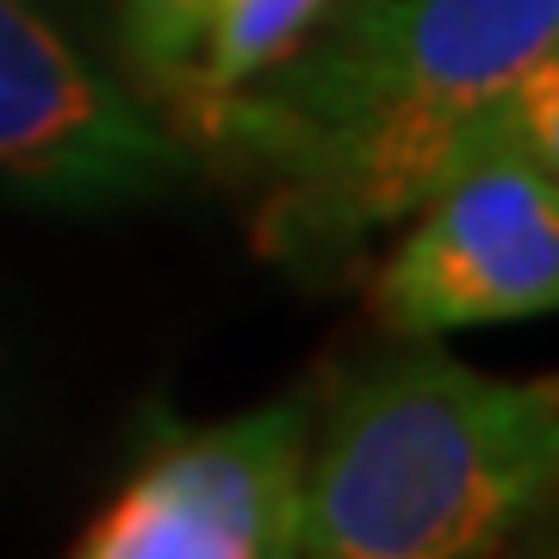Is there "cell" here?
I'll use <instances>...</instances> for the list:
<instances>
[{
	"mask_svg": "<svg viewBox=\"0 0 559 559\" xmlns=\"http://www.w3.org/2000/svg\"><path fill=\"white\" fill-rule=\"evenodd\" d=\"M559 44V0H336L299 50L180 112L255 187L261 255L323 274L399 230Z\"/></svg>",
	"mask_w": 559,
	"mask_h": 559,
	"instance_id": "6da1fadb",
	"label": "cell"
},
{
	"mask_svg": "<svg viewBox=\"0 0 559 559\" xmlns=\"http://www.w3.org/2000/svg\"><path fill=\"white\" fill-rule=\"evenodd\" d=\"M330 7L336 0H218L193 62L162 87L168 106H175V119L205 100H218V94H230V87H242V81H255L261 69H274L286 50H299L305 32Z\"/></svg>",
	"mask_w": 559,
	"mask_h": 559,
	"instance_id": "8992f818",
	"label": "cell"
},
{
	"mask_svg": "<svg viewBox=\"0 0 559 559\" xmlns=\"http://www.w3.org/2000/svg\"><path fill=\"white\" fill-rule=\"evenodd\" d=\"M367 311L392 342L559 318V180L516 143L510 112L417 200L367 280Z\"/></svg>",
	"mask_w": 559,
	"mask_h": 559,
	"instance_id": "3957f363",
	"label": "cell"
},
{
	"mask_svg": "<svg viewBox=\"0 0 559 559\" xmlns=\"http://www.w3.org/2000/svg\"><path fill=\"white\" fill-rule=\"evenodd\" d=\"M559 503V380L404 342L311 404L299 559H491Z\"/></svg>",
	"mask_w": 559,
	"mask_h": 559,
	"instance_id": "7a4b0ae2",
	"label": "cell"
},
{
	"mask_svg": "<svg viewBox=\"0 0 559 559\" xmlns=\"http://www.w3.org/2000/svg\"><path fill=\"white\" fill-rule=\"evenodd\" d=\"M187 138L87 62L32 0H0V180L38 205L106 212L162 200Z\"/></svg>",
	"mask_w": 559,
	"mask_h": 559,
	"instance_id": "277c9868",
	"label": "cell"
},
{
	"mask_svg": "<svg viewBox=\"0 0 559 559\" xmlns=\"http://www.w3.org/2000/svg\"><path fill=\"white\" fill-rule=\"evenodd\" d=\"M491 559H559V503L540 522H528L516 540H503Z\"/></svg>",
	"mask_w": 559,
	"mask_h": 559,
	"instance_id": "9c48e42d",
	"label": "cell"
},
{
	"mask_svg": "<svg viewBox=\"0 0 559 559\" xmlns=\"http://www.w3.org/2000/svg\"><path fill=\"white\" fill-rule=\"evenodd\" d=\"M311 404L274 399L162 441L75 559H299Z\"/></svg>",
	"mask_w": 559,
	"mask_h": 559,
	"instance_id": "5b68a950",
	"label": "cell"
},
{
	"mask_svg": "<svg viewBox=\"0 0 559 559\" xmlns=\"http://www.w3.org/2000/svg\"><path fill=\"white\" fill-rule=\"evenodd\" d=\"M218 0H119V32H124V57L138 62L150 81H168L193 62L205 25H212Z\"/></svg>",
	"mask_w": 559,
	"mask_h": 559,
	"instance_id": "52a82bcc",
	"label": "cell"
},
{
	"mask_svg": "<svg viewBox=\"0 0 559 559\" xmlns=\"http://www.w3.org/2000/svg\"><path fill=\"white\" fill-rule=\"evenodd\" d=\"M510 131H516L522 150L559 180V44L522 75L516 100H510Z\"/></svg>",
	"mask_w": 559,
	"mask_h": 559,
	"instance_id": "ba28073f",
	"label": "cell"
}]
</instances>
